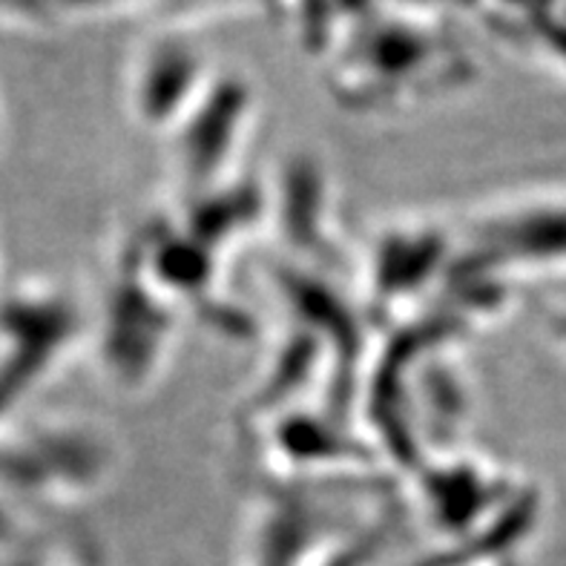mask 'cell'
<instances>
[{
	"mask_svg": "<svg viewBox=\"0 0 566 566\" xmlns=\"http://www.w3.org/2000/svg\"><path fill=\"white\" fill-rule=\"evenodd\" d=\"M558 328H560V337H564V339H566V314H564V316H560V323H558Z\"/></svg>",
	"mask_w": 566,
	"mask_h": 566,
	"instance_id": "obj_1",
	"label": "cell"
}]
</instances>
